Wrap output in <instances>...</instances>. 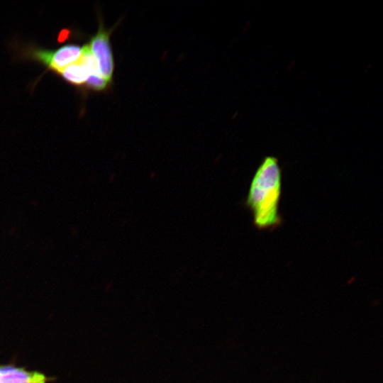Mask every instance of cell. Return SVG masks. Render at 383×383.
Returning a JSON list of instances; mask_svg holds the SVG:
<instances>
[{
    "instance_id": "5",
    "label": "cell",
    "mask_w": 383,
    "mask_h": 383,
    "mask_svg": "<svg viewBox=\"0 0 383 383\" xmlns=\"http://www.w3.org/2000/svg\"><path fill=\"white\" fill-rule=\"evenodd\" d=\"M50 379L39 371L13 365H0V383H48Z\"/></svg>"
},
{
    "instance_id": "1",
    "label": "cell",
    "mask_w": 383,
    "mask_h": 383,
    "mask_svg": "<svg viewBox=\"0 0 383 383\" xmlns=\"http://www.w3.org/2000/svg\"><path fill=\"white\" fill-rule=\"evenodd\" d=\"M282 177L278 159L272 155L263 158L253 174L245 205L251 211L253 223L258 229L275 228L282 223L279 213Z\"/></svg>"
},
{
    "instance_id": "3",
    "label": "cell",
    "mask_w": 383,
    "mask_h": 383,
    "mask_svg": "<svg viewBox=\"0 0 383 383\" xmlns=\"http://www.w3.org/2000/svg\"><path fill=\"white\" fill-rule=\"evenodd\" d=\"M111 30H106L100 18L99 29L87 44L94 59L99 74L109 84L112 80L114 60L110 43Z\"/></svg>"
},
{
    "instance_id": "2",
    "label": "cell",
    "mask_w": 383,
    "mask_h": 383,
    "mask_svg": "<svg viewBox=\"0 0 383 383\" xmlns=\"http://www.w3.org/2000/svg\"><path fill=\"white\" fill-rule=\"evenodd\" d=\"M82 53V47L67 44L57 49H45L34 45L23 47L18 57L38 62L55 74L76 62Z\"/></svg>"
},
{
    "instance_id": "4",
    "label": "cell",
    "mask_w": 383,
    "mask_h": 383,
    "mask_svg": "<svg viewBox=\"0 0 383 383\" xmlns=\"http://www.w3.org/2000/svg\"><path fill=\"white\" fill-rule=\"evenodd\" d=\"M92 74H99L96 62L87 44L82 47V53L76 62L56 73L66 83L80 88H82Z\"/></svg>"
},
{
    "instance_id": "6",
    "label": "cell",
    "mask_w": 383,
    "mask_h": 383,
    "mask_svg": "<svg viewBox=\"0 0 383 383\" xmlns=\"http://www.w3.org/2000/svg\"><path fill=\"white\" fill-rule=\"evenodd\" d=\"M109 84L99 74H92L87 79L82 87L84 90H91L94 91H104Z\"/></svg>"
}]
</instances>
